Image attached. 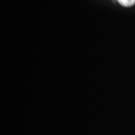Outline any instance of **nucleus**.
Here are the masks:
<instances>
[{
    "label": "nucleus",
    "mask_w": 135,
    "mask_h": 135,
    "mask_svg": "<svg viewBox=\"0 0 135 135\" xmlns=\"http://www.w3.org/2000/svg\"><path fill=\"white\" fill-rule=\"evenodd\" d=\"M118 2L125 7H131L135 4V0H118Z\"/></svg>",
    "instance_id": "f257e3e1"
}]
</instances>
